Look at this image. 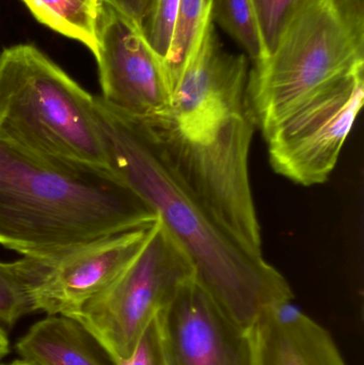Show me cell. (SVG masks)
I'll return each instance as SVG.
<instances>
[{"instance_id": "obj_24", "label": "cell", "mask_w": 364, "mask_h": 365, "mask_svg": "<svg viewBox=\"0 0 364 365\" xmlns=\"http://www.w3.org/2000/svg\"><path fill=\"white\" fill-rule=\"evenodd\" d=\"M6 365H31L27 364V362L24 361V360H16V361H13L12 364H6Z\"/></svg>"}, {"instance_id": "obj_25", "label": "cell", "mask_w": 364, "mask_h": 365, "mask_svg": "<svg viewBox=\"0 0 364 365\" xmlns=\"http://www.w3.org/2000/svg\"><path fill=\"white\" fill-rule=\"evenodd\" d=\"M207 2H209V1H211V0H207Z\"/></svg>"}, {"instance_id": "obj_1", "label": "cell", "mask_w": 364, "mask_h": 365, "mask_svg": "<svg viewBox=\"0 0 364 365\" xmlns=\"http://www.w3.org/2000/svg\"><path fill=\"white\" fill-rule=\"evenodd\" d=\"M115 171L168 227L189 255L198 282L218 306L251 331L263 315L294 295L263 255L241 246L214 218L180 160L172 121L126 115L95 96Z\"/></svg>"}, {"instance_id": "obj_21", "label": "cell", "mask_w": 364, "mask_h": 365, "mask_svg": "<svg viewBox=\"0 0 364 365\" xmlns=\"http://www.w3.org/2000/svg\"><path fill=\"white\" fill-rule=\"evenodd\" d=\"M350 31L364 43V0H333Z\"/></svg>"}, {"instance_id": "obj_8", "label": "cell", "mask_w": 364, "mask_h": 365, "mask_svg": "<svg viewBox=\"0 0 364 365\" xmlns=\"http://www.w3.org/2000/svg\"><path fill=\"white\" fill-rule=\"evenodd\" d=\"M151 227L100 238L46 257H21L19 266L32 312L76 317L132 263Z\"/></svg>"}, {"instance_id": "obj_15", "label": "cell", "mask_w": 364, "mask_h": 365, "mask_svg": "<svg viewBox=\"0 0 364 365\" xmlns=\"http://www.w3.org/2000/svg\"><path fill=\"white\" fill-rule=\"evenodd\" d=\"M211 13V1L207 0H180L179 14L173 34L172 44L164 64L165 74L173 89L197 46L203 26Z\"/></svg>"}, {"instance_id": "obj_5", "label": "cell", "mask_w": 364, "mask_h": 365, "mask_svg": "<svg viewBox=\"0 0 364 365\" xmlns=\"http://www.w3.org/2000/svg\"><path fill=\"white\" fill-rule=\"evenodd\" d=\"M194 277L196 269L189 255L158 218L132 263L74 319L119 364L132 356L152 319Z\"/></svg>"}, {"instance_id": "obj_6", "label": "cell", "mask_w": 364, "mask_h": 365, "mask_svg": "<svg viewBox=\"0 0 364 365\" xmlns=\"http://www.w3.org/2000/svg\"><path fill=\"white\" fill-rule=\"evenodd\" d=\"M363 68L318 90L264 135L276 173L303 186L328 180L363 108Z\"/></svg>"}, {"instance_id": "obj_4", "label": "cell", "mask_w": 364, "mask_h": 365, "mask_svg": "<svg viewBox=\"0 0 364 365\" xmlns=\"http://www.w3.org/2000/svg\"><path fill=\"white\" fill-rule=\"evenodd\" d=\"M364 66V43L333 0H307L273 53L248 73L246 100L263 135L339 77Z\"/></svg>"}, {"instance_id": "obj_20", "label": "cell", "mask_w": 364, "mask_h": 365, "mask_svg": "<svg viewBox=\"0 0 364 365\" xmlns=\"http://www.w3.org/2000/svg\"><path fill=\"white\" fill-rule=\"evenodd\" d=\"M119 365H167L160 344L156 317L147 326L132 356L119 362Z\"/></svg>"}, {"instance_id": "obj_19", "label": "cell", "mask_w": 364, "mask_h": 365, "mask_svg": "<svg viewBox=\"0 0 364 365\" xmlns=\"http://www.w3.org/2000/svg\"><path fill=\"white\" fill-rule=\"evenodd\" d=\"M180 0H154L142 31L147 44L162 61L168 58L179 14Z\"/></svg>"}, {"instance_id": "obj_16", "label": "cell", "mask_w": 364, "mask_h": 365, "mask_svg": "<svg viewBox=\"0 0 364 365\" xmlns=\"http://www.w3.org/2000/svg\"><path fill=\"white\" fill-rule=\"evenodd\" d=\"M214 23L230 34L252 61L263 59V45L251 0H211Z\"/></svg>"}, {"instance_id": "obj_3", "label": "cell", "mask_w": 364, "mask_h": 365, "mask_svg": "<svg viewBox=\"0 0 364 365\" xmlns=\"http://www.w3.org/2000/svg\"><path fill=\"white\" fill-rule=\"evenodd\" d=\"M0 143L44 160L111 170L95 96L31 44L0 53Z\"/></svg>"}, {"instance_id": "obj_12", "label": "cell", "mask_w": 364, "mask_h": 365, "mask_svg": "<svg viewBox=\"0 0 364 365\" xmlns=\"http://www.w3.org/2000/svg\"><path fill=\"white\" fill-rule=\"evenodd\" d=\"M251 334L254 365H346L329 332L291 302L267 311Z\"/></svg>"}, {"instance_id": "obj_9", "label": "cell", "mask_w": 364, "mask_h": 365, "mask_svg": "<svg viewBox=\"0 0 364 365\" xmlns=\"http://www.w3.org/2000/svg\"><path fill=\"white\" fill-rule=\"evenodd\" d=\"M248 73L247 57L224 48L209 13L171 94V120L185 140L209 143L233 118L249 110Z\"/></svg>"}, {"instance_id": "obj_13", "label": "cell", "mask_w": 364, "mask_h": 365, "mask_svg": "<svg viewBox=\"0 0 364 365\" xmlns=\"http://www.w3.org/2000/svg\"><path fill=\"white\" fill-rule=\"evenodd\" d=\"M16 351L31 365H119L83 324L64 315H47L34 324Z\"/></svg>"}, {"instance_id": "obj_22", "label": "cell", "mask_w": 364, "mask_h": 365, "mask_svg": "<svg viewBox=\"0 0 364 365\" xmlns=\"http://www.w3.org/2000/svg\"><path fill=\"white\" fill-rule=\"evenodd\" d=\"M106 1L142 29L143 24L147 21L154 0H106Z\"/></svg>"}, {"instance_id": "obj_10", "label": "cell", "mask_w": 364, "mask_h": 365, "mask_svg": "<svg viewBox=\"0 0 364 365\" xmlns=\"http://www.w3.org/2000/svg\"><path fill=\"white\" fill-rule=\"evenodd\" d=\"M100 98L126 115L171 118V91L164 66L140 28L103 0L98 21Z\"/></svg>"}, {"instance_id": "obj_18", "label": "cell", "mask_w": 364, "mask_h": 365, "mask_svg": "<svg viewBox=\"0 0 364 365\" xmlns=\"http://www.w3.org/2000/svg\"><path fill=\"white\" fill-rule=\"evenodd\" d=\"M31 312V302L19 259L12 263L0 262V323L12 327Z\"/></svg>"}, {"instance_id": "obj_17", "label": "cell", "mask_w": 364, "mask_h": 365, "mask_svg": "<svg viewBox=\"0 0 364 365\" xmlns=\"http://www.w3.org/2000/svg\"><path fill=\"white\" fill-rule=\"evenodd\" d=\"M251 2L260 30L264 53L262 60H264L273 53L284 30L307 0H251Z\"/></svg>"}, {"instance_id": "obj_23", "label": "cell", "mask_w": 364, "mask_h": 365, "mask_svg": "<svg viewBox=\"0 0 364 365\" xmlns=\"http://www.w3.org/2000/svg\"><path fill=\"white\" fill-rule=\"evenodd\" d=\"M10 351V342L4 330L0 327V360Z\"/></svg>"}, {"instance_id": "obj_14", "label": "cell", "mask_w": 364, "mask_h": 365, "mask_svg": "<svg viewBox=\"0 0 364 365\" xmlns=\"http://www.w3.org/2000/svg\"><path fill=\"white\" fill-rule=\"evenodd\" d=\"M36 21L98 53V21L103 0H21Z\"/></svg>"}, {"instance_id": "obj_7", "label": "cell", "mask_w": 364, "mask_h": 365, "mask_svg": "<svg viewBox=\"0 0 364 365\" xmlns=\"http://www.w3.org/2000/svg\"><path fill=\"white\" fill-rule=\"evenodd\" d=\"M173 139L188 179L220 225L241 246L263 255L262 238L249 180L254 133L250 111L233 118L213 140H185L173 124Z\"/></svg>"}, {"instance_id": "obj_2", "label": "cell", "mask_w": 364, "mask_h": 365, "mask_svg": "<svg viewBox=\"0 0 364 365\" xmlns=\"http://www.w3.org/2000/svg\"><path fill=\"white\" fill-rule=\"evenodd\" d=\"M158 215L115 171L44 160L0 143V246L25 257L132 230Z\"/></svg>"}, {"instance_id": "obj_11", "label": "cell", "mask_w": 364, "mask_h": 365, "mask_svg": "<svg viewBox=\"0 0 364 365\" xmlns=\"http://www.w3.org/2000/svg\"><path fill=\"white\" fill-rule=\"evenodd\" d=\"M156 322L167 365H254L251 331L235 323L196 277Z\"/></svg>"}]
</instances>
